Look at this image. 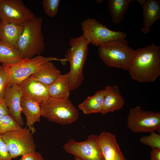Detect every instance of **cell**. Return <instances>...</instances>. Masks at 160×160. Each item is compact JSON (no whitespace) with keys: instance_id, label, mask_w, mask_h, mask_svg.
<instances>
[{"instance_id":"cell-5","label":"cell","mask_w":160,"mask_h":160,"mask_svg":"<svg viewBox=\"0 0 160 160\" xmlns=\"http://www.w3.org/2000/svg\"><path fill=\"white\" fill-rule=\"evenodd\" d=\"M40 107L41 116L58 124H70L79 117L78 110L69 99L49 97Z\"/></svg>"},{"instance_id":"cell-4","label":"cell","mask_w":160,"mask_h":160,"mask_svg":"<svg viewBox=\"0 0 160 160\" xmlns=\"http://www.w3.org/2000/svg\"><path fill=\"white\" fill-rule=\"evenodd\" d=\"M134 52L125 39L108 42L98 49L99 57L107 65L128 71Z\"/></svg>"},{"instance_id":"cell-34","label":"cell","mask_w":160,"mask_h":160,"mask_svg":"<svg viewBox=\"0 0 160 160\" xmlns=\"http://www.w3.org/2000/svg\"><path fill=\"white\" fill-rule=\"evenodd\" d=\"M1 20L0 18V25H1Z\"/></svg>"},{"instance_id":"cell-33","label":"cell","mask_w":160,"mask_h":160,"mask_svg":"<svg viewBox=\"0 0 160 160\" xmlns=\"http://www.w3.org/2000/svg\"><path fill=\"white\" fill-rule=\"evenodd\" d=\"M103 0H97V1L99 3L102 2Z\"/></svg>"},{"instance_id":"cell-18","label":"cell","mask_w":160,"mask_h":160,"mask_svg":"<svg viewBox=\"0 0 160 160\" xmlns=\"http://www.w3.org/2000/svg\"><path fill=\"white\" fill-rule=\"evenodd\" d=\"M23 29V26L20 25L1 21L0 40L16 47Z\"/></svg>"},{"instance_id":"cell-16","label":"cell","mask_w":160,"mask_h":160,"mask_svg":"<svg viewBox=\"0 0 160 160\" xmlns=\"http://www.w3.org/2000/svg\"><path fill=\"white\" fill-rule=\"evenodd\" d=\"M105 95L101 114L105 115L110 112L121 109L125 103L119 87L116 85L106 86L104 89Z\"/></svg>"},{"instance_id":"cell-8","label":"cell","mask_w":160,"mask_h":160,"mask_svg":"<svg viewBox=\"0 0 160 160\" xmlns=\"http://www.w3.org/2000/svg\"><path fill=\"white\" fill-rule=\"evenodd\" d=\"M82 35L89 43L100 46L108 42L125 39L127 34L109 29L94 18H88L81 23Z\"/></svg>"},{"instance_id":"cell-3","label":"cell","mask_w":160,"mask_h":160,"mask_svg":"<svg viewBox=\"0 0 160 160\" xmlns=\"http://www.w3.org/2000/svg\"><path fill=\"white\" fill-rule=\"evenodd\" d=\"M43 19L34 16L23 26L16 48L23 58L40 55L44 51L45 44L42 32Z\"/></svg>"},{"instance_id":"cell-11","label":"cell","mask_w":160,"mask_h":160,"mask_svg":"<svg viewBox=\"0 0 160 160\" xmlns=\"http://www.w3.org/2000/svg\"><path fill=\"white\" fill-rule=\"evenodd\" d=\"M34 16L22 0H0V18L1 21L23 26Z\"/></svg>"},{"instance_id":"cell-28","label":"cell","mask_w":160,"mask_h":160,"mask_svg":"<svg viewBox=\"0 0 160 160\" xmlns=\"http://www.w3.org/2000/svg\"><path fill=\"white\" fill-rule=\"evenodd\" d=\"M7 146L0 135V160H12Z\"/></svg>"},{"instance_id":"cell-27","label":"cell","mask_w":160,"mask_h":160,"mask_svg":"<svg viewBox=\"0 0 160 160\" xmlns=\"http://www.w3.org/2000/svg\"><path fill=\"white\" fill-rule=\"evenodd\" d=\"M140 141L141 144L149 146L152 148H160V135L155 132L151 133L149 135L141 137Z\"/></svg>"},{"instance_id":"cell-20","label":"cell","mask_w":160,"mask_h":160,"mask_svg":"<svg viewBox=\"0 0 160 160\" xmlns=\"http://www.w3.org/2000/svg\"><path fill=\"white\" fill-rule=\"evenodd\" d=\"M68 72L61 74L52 84L47 86L49 97L69 99L70 91L68 80Z\"/></svg>"},{"instance_id":"cell-7","label":"cell","mask_w":160,"mask_h":160,"mask_svg":"<svg viewBox=\"0 0 160 160\" xmlns=\"http://www.w3.org/2000/svg\"><path fill=\"white\" fill-rule=\"evenodd\" d=\"M33 134L27 126L1 135L12 159L36 151Z\"/></svg>"},{"instance_id":"cell-17","label":"cell","mask_w":160,"mask_h":160,"mask_svg":"<svg viewBox=\"0 0 160 160\" xmlns=\"http://www.w3.org/2000/svg\"><path fill=\"white\" fill-rule=\"evenodd\" d=\"M22 113L25 116L26 126L32 134L36 131L34 126L36 122H40L41 116L40 105L35 101L22 97L21 100Z\"/></svg>"},{"instance_id":"cell-19","label":"cell","mask_w":160,"mask_h":160,"mask_svg":"<svg viewBox=\"0 0 160 160\" xmlns=\"http://www.w3.org/2000/svg\"><path fill=\"white\" fill-rule=\"evenodd\" d=\"M61 74L60 70L49 61L41 65L31 76L48 86L53 83Z\"/></svg>"},{"instance_id":"cell-32","label":"cell","mask_w":160,"mask_h":160,"mask_svg":"<svg viewBox=\"0 0 160 160\" xmlns=\"http://www.w3.org/2000/svg\"><path fill=\"white\" fill-rule=\"evenodd\" d=\"M75 160H82L80 158L76 156H75Z\"/></svg>"},{"instance_id":"cell-26","label":"cell","mask_w":160,"mask_h":160,"mask_svg":"<svg viewBox=\"0 0 160 160\" xmlns=\"http://www.w3.org/2000/svg\"><path fill=\"white\" fill-rule=\"evenodd\" d=\"M10 77L9 73L4 66H0V97H4L9 86Z\"/></svg>"},{"instance_id":"cell-22","label":"cell","mask_w":160,"mask_h":160,"mask_svg":"<svg viewBox=\"0 0 160 160\" xmlns=\"http://www.w3.org/2000/svg\"><path fill=\"white\" fill-rule=\"evenodd\" d=\"M133 0H108V7L112 21L119 23L123 19L129 4Z\"/></svg>"},{"instance_id":"cell-14","label":"cell","mask_w":160,"mask_h":160,"mask_svg":"<svg viewBox=\"0 0 160 160\" xmlns=\"http://www.w3.org/2000/svg\"><path fill=\"white\" fill-rule=\"evenodd\" d=\"M22 95L18 84H13L7 88L4 97L10 114L21 127L24 123L21 116V100Z\"/></svg>"},{"instance_id":"cell-25","label":"cell","mask_w":160,"mask_h":160,"mask_svg":"<svg viewBox=\"0 0 160 160\" xmlns=\"http://www.w3.org/2000/svg\"><path fill=\"white\" fill-rule=\"evenodd\" d=\"M60 0H43V7L46 14L50 17H54L57 15L59 7Z\"/></svg>"},{"instance_id":"cell-24","label":"cell","mask_w":160,"mask_h":160,"mask_svg":"<svg viewBox=\"0 0 160 160\" xmlns=\"http://www.w3.org/2000/svg\"><path fill=\"white\" fill-rule=\"evenodd\" d=\"M22 128L10 114L0 117V135Z\"/></svg>"},{"instance_id":"cell-29","label":"cell","mask_w":160,"mask_h":160,"mask_svg":"<svg viewBox=\"0 0 160 160\" xmlns=\"http://www.w3.org/2000/svg\"><path fill=\"white\" fill-rule=\"evenodd\" d=\"M20 160H45L40 153L36 151L22 156Z\"/></svg>"},{"instance_id":"cell-31","label":"cell","mask_w":160,"mask_h":160,"mask_svg":"<svg viewBox=\"0 0 160 160\" xmlns=\"http://www.w3.org/2000/svg\"><path fill=\"white\" fill-rule=\"evenodd\" d=\"M151 160H160V148H152Z\"/></svg>"},{"instance_id":"cell-10","label":"cell","mask_w":160,"mask_h":160,"mask_svg":"<svg viewBox=\"0 0 160 160\" xmlns=\"http://www.w3.org/2000/svg\"><path fill=\"white\" fill-rule=\"evenodd\" d=\"M63 148L67 153L82 160H104L99 147L97 135H89L86 140L81 142L71 139Z\"/></svg>"},{"instance_id":"cell-23","label":"cell","mask_w":160,"mask_h":160,"mask_svg":"<svg viewBox=\"0 0 160 160\" xmlns=\"http://www.w3.org/2000/svg\"><path fill=\"white\" fill-rule=\"evenodd\" d=\"M23 58L16 47L0 40V63L3 65L11 64Z\"/></svg>"},{"instance_id":"cell-12","label":"cell","mask_w":160,"mask_h":160,"mask_svg":"<svg viewBox=\"0 0 160 160\" xmlns=\"http://www.w3.org/2000/svg\"><path fill=\"white\" fill-rule=\"evenodd\" d=\"M22 97L33 100L40 105L49 97L47 86L31 76L18 84Z\"/></svg>"},{"instance_id":"cell-2","label":"cell","mask_w":160,"mask_h":160,"mask_svg":"<svg viewBox=\"0 0 160 160\" xmlns=\"http://www.w3.org/2000/svg\"><path fill=\"white\" fill-rule=\"evenodd\" d=\"M70 48L65 59L70 64L68 80L70 91L76 89L82 84L84 77L83 69L88 52L89 42L82 35L70 39Z\"/></svg>"},{"instance_id":"cell-6","label":"cell","mask_w":160,"mask_h":160,"mask_svg":"<svg viewBox=\"0 0 160 160\" xmlns=\"http://www.w3.org/2000/svg\"><path fill=\"white\" fill-rule=\"evenodd\" d=\"M52 60L60 61L63 64L67 61L65 58L60 59L53 57H46L39 55L32 58H23L13 64H2L9 74V86L13 84H19L32 75L42 64Z\"/></svg>"},{"instance_id":"cell-21","label":"cell","mask_w":160,"mask_h":160,"mask_svg":"<svg viewBox=\"0 0 160 160\" xmlns=\"http://www.w3.org/2000/svg\"><path fill=\"white\" fill-rule=\"evenodd\" d=\"M105 95L104 89L97 92L94 95L88 97L80 104L78 106L79 109L86 114L100 113L103 107Z\"/></svg>"},{"instance_id":"cell-1","label":"cell","mask_w":160,"mask_h":160,"mask_svg":"<svg viewBox=\"0 0 160 160\" xmlns=\"http://www.w3.org/2000/svg\"><path fill=\"white\" fill-rule=\"evenodd\" d=\"M128 71L139 82L155 81L160 76V47L152 44L135 50Z\"/></svg>"},{"instance_id":"cell-9","label":"cell","mask_w":160,"mask_h":160,"mask_svg":"<svg viewBox=\"0 0 160 160\" xmlns=\"http://www.w3.org/2000/svg\"><path fill=\"white\" fill-rule=\"evenodd\" d=\"M127 124L129 128L134 132H154L160 128V113L145 111L139 106L130 108Z\"/></svg>"},{"instance_id":"cell-13","label":"cell","mask_w":160,"mask_h":160,"mask_svg":"<svg viewBox=\"0 0 160 160\" xmlns=\"http://www.w3.org/2000/svg\"><path fill=\"white\" fill-rule=\"evenodd\" d=\"M98 142L104 160H127L120 150L115 134L102 132L98 135Z\"/></svg>"},{"instance_id":"cell-15","label":"cell","mask_w":160,"mask_h":160,"mask_svg":"<svg viewBox=\"0 0 160 160\" xmlns=\"http://www.w3.org/2000/svg\"><path fill=\"white\" fill-rule=\"evenodd\" d=\"M143 8V26L141 30L145 34L149 32L154 23L160 20V1L158 0H137Z\"/></svg>"},{"instance_id":"cell-30","label":"cell","mask_w":160,"mask_h":160,"mask_svg":"<svg viewBox=\"0 0 160 160\" xmlns=\"http://www.w3.org/2000/svg\"><path fill=\"white\" fill-rule=\"evenodd\" d=\"M10 114L9 110L4 100V97H0V117Z\"/></svg>"}]
</instances>
